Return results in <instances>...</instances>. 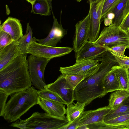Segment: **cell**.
<instances>
[{"label":"cell","instance_id":"6da1fadb","mask_svg":"<svg viewBox=\"0 0 129 129\" xmlns=\"http://www.w3.org/2000/svg\"><path fill=\"white\" fill-rule=\"evenodd\" d=\"M101 57L97 70L80 82L74 89V101L86 106L94 100L107 94L103 86L104 79L113 67L119 65L109 50L104 53Z\"/></svg>","mask_w":129,"mask_h":129},{"label":"cell","instance_id":"7a4b0ae2","mask_svg":"<svg viewBox=\"0 0 129 129\" xmlns=\"http://www.w3.org/2000/svg\"><path fill=\"white\" fill-rule=\"evenodd\" d=\"M27 57L22 54L0 70V91L10 95L31 86Z\"/></svg>","mask_w":129,"mask_h":129},{"label":"cell","instance_id":"3957f363","mask_svg":"<svg viewBox=\"0 0 129 129\" xmlns=\"http://www.w3.org/2000/svg\"><path fill=\"white\" fill-rule=\"evenodd\" d=\"M6 103L3 116L8 122L20 119L31 107L37 104L38 90L31 86L28 89L12 93Z\"/></svg>","mask_w":129,"mask_h":129},{"label":"cell","instance_id":"277c9868","mask_svg":"<svg viewBox=\"0 0 129 129\" xmlns=\"http://www.w3.org/2000/svg\"><path fill=\"white\" fill-rule=\"evenodd\" d=\"M19 120L12 123L10 126L21 129H61L68 122L65 116L58 117L46 113L38 112L33 113L26 119Z\"/></svg>","mask_w":129,"mask_h":129},{"label":"cell","instance_id":"5b68a950","mask_svg":"<svg viewBox=\"0 0 129 129\" xmlns=\"http://www.w3.org/2000/svg\"><path fill=\"white\" fill-rule=\"evenodd\" d=\"M92 42L108 50L118 45L125 46L129 49V33L122 30L119 26L111 24L104 27L97 39Z\"/></svg>","mask_w":129,"mask_h":129},{"label":"cell","instance_id":"8992f818","mask_svg":"<svg viewBox=\"0 0 129 129\" xmlns=\"http://www.w3.org/2000/svg\"><path fill=\"white\" fill-rule=\"evenodd\" d=\"M27 59L32 85L38 90H41L47 85L45 80L44 73L50 60L32 55L29 56Z\"/></svg>","mask_w":129,"mask_h":129},{"label":"cell","instance_id":"52a82bcc","mask_svg":"<svg viewBox=\"0 0 129 129\" xmlns=\"http://www.w3.org/2000/svg\"><path fill=\"white\" fill-rule=\"evenodd\" d=\"M37 41L32 42L27 49V54L36 55L50 60L70 53L73 48L69 47H58L48 46L40 44Z\"/></svg>","mask_w":129,"mask_h":129},{"label":"cell","instance_id":"ba28073f","mask_svg":"<svg viewBox=\"0 0 129 129\" xmlns=\"http://www.w3.org/2000/svg\"><path fill=\"white\" fill-rule=\"evenodd\" d=\"M65 76L61 74L55 82L47 85L45 87L57 94L67 105L74 101V89L67 81Z\"/></svg>","mask_w":129,"mask_h":129},{"label":"cell","instance_id":"9c48e42d","mask_svg":"<svg viewBox=\"0 0 129 129\" xmlns=\"http://www.w3.org/2000/svg\"><path fill=\"white\" fill-rule=\"evenodd\" d=\"M91 8L84 18L75 25V32L73 41V50L75 53L79 51L88 41L89 36Z\"/></svg>","mask_w":129,"mask_h":129},{"label":"cell","instance_id":"30bf717a","mask_svg":"<svg viewBox=\"0 0 129 129\" xmlns=\"http://www.w3.org/2000/svg\"><path fill=\"white\" fill-rule=\"evenodd\" d=\"M108 49L104 47L94 44L88 41L75 54L76 62L96 59L102 56Z\"/></svg>","mask_w":129,"mask_h":129},{"label":"cell","instance_id":"8fae6325","mask_svg":"<svg viewBox=\"0 0 129 129\" xmlns=\"http://www.w3.org/2000/svg\"><path fill=\"white\" fill-rule=\"evenodd\" d=\"M53 21L52 28L48 36L43 39H37L38 43L43 45L56 46L58 42L67 34V30L59 24L53 13Z\"/></svg>","mask_w":129,"mask_h":129},{"label":"cell","instance_id":"7c38bea8","mask_svg":"<svg viewBox=\"0 0 129 129\" xmlns=\"http://www.w3.org/2000/svg\"><path fill=\"white\" fill-rule=\"evenodd\" d=\"M37 104L45 112L52 116L62 118L65 116L66 114L65 105L55 101L38 96Z\"/></svg>","mask_w":129,"mask_h":129},{"label":"cell","instance_id":"4fadbf2b","mask_svg":"<svg viewBox=\"0 0 129 129\" xmlns=\"http://www.w3.org/2000/svg\"><path fill=\"white\" fill-rule=\"evenodd\" d=\"M111 110L107 106L96 109L84 111L81 113L79 126L103 121L105 116Z\"/></svg>","mask_w":129,"mask_h":129},{"label":"cell","instance_id":"5bb4252c","mask_svg":"<svg viewBox=\"0 0 129 129\" xmlns=\"http://www.w3.org/2000/svg\"><path fill=\"white\" fill-rule=\"evenodd\" d=\"M101 58L81 61L73 65L66 67H60L59 71L62 74L75 75L84 72L99 64Z\"/></svg>","mask_w":129,"mask_h":129},{"label":"cell","instance_id":"9a60e30c","mask_svg":"<svg viewBox=\"0 0 129 129\" xmlns=\"http://www.w3.org/2000/svg\"><path fill=\"white\" fill-rule=\"evenodd\" d=\"M23 54L16 41H14L0 50V70Z\"/></svg>","mask_w":129,"mask_h":129},{"label":"cell","instance_id":"2e32d148","mask_svg":"<svg viewBox=\"0 0 129 129\" xmlns=\"http://www.w3.org/2000/svg\"><path fill=\"white\" fill-rule=\"evenodd\" d=\"M0 30L9 34L14 41H17L23 36L20 21L12 17H9L1 25Z\"/></svg>","mask_w":129,"mask_h":129},{"label":"cell","instance_id":"e0dca14e","mask_svg":"<svg viewBox=\"0 0 129 129\" xmlns=\"http://www.w3.org/2000/svg\"><path fill=\"white\" fill-rule=\"evenodd\" d=\"M96 4L92 3H89L91 12L88 41L92 42L95 41L99 36L101 22V20L95 17Z\"/></svg>","mask_w":129,"mask_h":129},{"label":"cell","instance_id":"ac0fdd59","mask_svg":"<svg viewBox=\"0 0 129 129\" xmlns=\"http://www.w3.org/2000/svg\"><path fill=\"white\" fill-rule=\"evenodd\" d=\"M103 84L105 90L107 94L109 92L121 89L115 71L112 68L105 77Z\"/></svg>","mask_w":129,"mask_h":129},{"label":"cell","instance_id":"d6986e66","mask_svg":"<svg viewBox=\"0 0 129 129\" xmlns=\"http://www.w3.org/2000/svg\"><path fill=\"white\" fill-rule=\"evenodd\" d=\"M128 0H120L117 4L106 14L112 13L114 15V19L112 24L119 26L123 18V14Z\"/></svg>","mask_w":129,"mask_h":129},{"label":"cell","instance_id":"ffe728a7","mask_svg":"<svg viewBox=\"0 0 129 129\" xmlns=\"http://www.w3.org/2000/svg\"><path fill=\"white\" fill-rule=\"evenodd\" d=\"M66 114L68 120V123H70L78 117L84 111L86 105L84 103L77 102L76 103L73 102L66 105Z\"/></svg>","mask_w":129,"mask_h":129},{"label":"cell","instance_id":"44dd1931","mask_svg":"<svg viewBox=\"0 0 129 129\" xmlns=\"http://www.w3.org/2000/svg\"><path fill=\"white\" fill-rule=\"evenodd\" d=\"M99 65L83 73L75 75H66L65 78L74 89L81 81L94 73L98 69Z\"/></svg>","mask_w":129,"mask_h":129},{"label":"cell","instance_id":"7402d4cb","mask_svg":"<svg viewBox=\"0 0 129 129\" xmlns=\"http://www.w3.org/2000/svg\"><path fill=\"white\" fill-rule=\"evenodd\" d=\"M129 97V92L126 90L119 89L110 94L108 106L111 109H114L120 105Z\"/></svg>","mask_w":129,"mask_h":129},{"label":"cell","instance_id":"603a6c76","mask_svg":"<svg viewBox=\"0 0 129 129\" xmlns=\"http://www.w3.org/2000/svg\"><path fill=\"white\" fill-rule=\"evenodd\" d=\"M35 37H33V29L29 25V23L27 24L26 30L25 34L16 41L23 54L26 53V51L29 45L33 41H37Z\"/></svg>","mask_w":129,"mask_h":129},{"label":"cell","instance_id":"cb8c5ba5","mask_svg":"<svg viewBox=\"0 0 129 129\" xmlns=\"http://www.w3.org/2000/svg\"><path fill=\"white\" fill-rule=\"evenodd\" d=\"M32 6V13L41 16L51 15V7L48 0H35Z\"/></svg>","mask_w":129,"mask_h":129},{"label":"cell","instance_id":"d4e9b609","mask_svg":"<svg viewBox=\"0 0 129 129\" xmlns=\"http://www.w3.org/2000/svg\"><path fill=\"white\" fill-rule=\"evenodd\" d=\"M129 114V97L116 108L111 109L105 116L103 121H105L115 117Z\"/></svg>","mask_w":129,"mask_h":129},{"label":"cell","instance_id":"484cf974","mask_svg":"<svg viewBox=\"0 0 129 129\" xmlns=\"http://www.w3.org/2000/svg\"><path fill=\"white\" fill-rule=\"evenodd\" d=\"M112 68L115 71L121 89L127 91L128 79L127 69L128 68L119 65L115 66Z\"/></svg>","mask_w":129,"mask_h":129},{"label":"cell","instance_id":"4316f807","mask_svg":"<svg viewBox=\"0 0 129 129\" xmlns=\"http://www.w3.org/2000/svg\"><path fill=\"white\" fill-rule=\"evenodd\" d=\"M38 93L39 96L43 98L55 101L66 105L64 101L57 94L45 87L41 90H38Z\"/></svg>","mask_w":129,"mask_h":129},{"label":"cell","instance_id":"83f0119b","mask_svg":"<svg viewBox=\"0 0 129 129\" xmlns=\"http://www.w3.org/2000/svg\"><path fill=\"white\" fill-rule=\"evenodd\" d=\"M104 122L113 125L126 126L129 123V114L119 116Z\"/></svg>","mask_w":129,"mask_h":129},{"label":"cell","instance_id":"f1b7e54d","mask_svg":"<svg viewBox=\"0 0 129 129\" xmlns=\"http://www.w3.org/2000/svg\"><path fill=\"white\" fill-rule=\"evenodd\" d=\"M89 129H124L125 127L123 126H116L107 124L104 121L87 125Z\"/></svg>","mask_w":129,"mask_h":129},{"label":"cell","instance_id":"f546056e","mask_svg":"<svg viewBox=\"0 0 129 129\" xmlns=\"http://www.w3.org/2000/svg\"><path fill=\"white\" fill-rule=\"evenodd\" d=\"M120 0H105L103 8L101 15V21L104 20L107 13L112 9Z\"/></svg>","mask_w":129,"mask_h":129},{"label":"cell","instance_id":"4dcf8cb0","mask_svg":"<svg viewBox=\"0 0 129 129\" xmlns=\"http://www.w3.org/2000/svg\"><path fill=\"white\" fill-rule=\"evenodd\" d=\"M14 41L9 34L0 30V50Z\"/></svg>","mask_w":129,"mask_h":129},{"label":"cell","instance_id":"1f68e13d","mask_svg":"<svg viewBox=\"0 0 129 129\" xmlns=\"http://www.w3.org/2000/svg\"><path fill=\"white\" fill-rule=\"evenodd\" d=\"M9 95L0 91V116H3L6 104V101Z\"/></svg>","mask_w":129,"mask_h":129},{"label":"cell","instance_id":"d6a6232c","mask_svg":"<svg viewBox=\"0 0 129 129\" xmlns=\"http://www.w3.org/2000/svg\"><path fill=\"white\" fill-rule=\"evenodd\" d=\"M81 114L75 120L70 123H68L61 129H76L78 127L81 118Z\"/></svg>","mask_w":129,"mask_h":129},{"label":"cell","instance_id":"836d02e7","mask_svg":"<svg viewBox=\"0 0 129 129\" xmlns=\"http://www.w3.org/2000/svg\"><path fill=\"white\" fill-rule=\"evenodd\" d=\"M119 27L122 30L129 33V13L123 19Z\"/></svg>","mask_w":129,"mask_h":129},{"label":"cell","instance_id":"e575fe53","mask_svg":"<svg viewBox=\"0 0 129 129\" xmlns=\"http://www.w3.org/2000/svg\"><path fill=\"white\" fill-rule=\"evenodd\" d=\"M127 47L123 45L116 46L108 49V50L112 51L121 55H124Z\"/></svg>","mask_w":129,"mask_h":129},{"label":"cell","instance_id":"d590c367","mask_svg":"<svg viewBox=\"0 0 129 129\" xmlns=\"http://www.w3.org/2000/svg\"><path fill=\"white\" fill-rule=\"evenodd\" d=\"M115 57L119 65L127 68H129V62L117 56L112 51H109Z\"/></svg>","mask_w":129,"mask_h":129},{"label":"cell","instance_id":"8d00e7d4","mask_svg":"<svg viewBox=\"0 0 129 129\" xmlns=\"http://www.w3.org/2000/svg\"><path fill=\"white\" fill-rule=\"evenodd\" d=\"M112 52L117 56L129 62V57L125 55H121L115 52Z\"/></svg>","mask_w":129,"mask_h":129},{"label":"cell","instance_id":"74e56055","mask_svg":"<svg viewBox=\"0 0 129 129\" xmlns=\"http://www.w3.org/2000/svg\"><path fill=\"white\" fill-rule=\"evenodd\" d=\"M104 20V24L106 26H109L112 24V21L108 18H105Z\"/></svg>","mask_w":129,"mask_h":129},{"label":"cell","instance_id":"f35d334b","mask_svg":"<svg viewBox=\"0 0 129 129\" xmlns=\"http://www.w3.org/2000/svg\"><path fill=\"white\" fill-rule=\"evenodd\" d=\"M77 129H89L86 125H82L79 126Z\"/></svg>","mask_w":129,"mask_h":129},{"label":"cell","instance_id":"ab89813d","mask_svg":"<svg viewBox=\"0 0 129 129\" xmlns=\"http://www.w3.org/2000/svg\"><path fill=\"white\" fill-rule=\"evenodd\" d=\"M127 74H128V79L127 91L129 92V68H127Z\"/></svg>","mask_w":129,"mask_h":129},{"label":"cell","instance_id":"60d3db41","mask_svg":"<svg viewBox=\"0 0 129 129\" xmlns=\"http://www.w3.org/2000/svg\"><path fill=\"white\" fill-rule=\"evenodd\" d=\"M28 2L30 3L32 5L34 3L35 0H26Z\"/></svg>","mask_w":129,"mask_h":129},{"label":"cell","instance_id":"b9f144b4","mask_svg":"<svg viewBox=\"0 0 129 129\" xmlns=\"http://www.w3.org/2000/svg\"><path fill=\"white\" fill-rule=\"evenodd\" d=\"M100 0H92V3H96L98 2Z\"/></svg>","mask_w":129,"mask_h":129},{"label":"cell","instance_id":"7bdbcfd3","mask_svg":"<svg viewBox=\"0 0 129 129\" xmlns=\"http://www.w3.org/2000/svg\"><path fill=\"white\" fill-rule=\"evenodd\" d=\"M125 129H129V123L126 126Z\"/></svg>","mask_w":129,"mask_h":129},{"label":"cell","instance_id":"ee69618b","mask_svg":"<svg viewBox=\"0 0 129 129\" xmlns=\"http://www.w3.org/2000/svg\"><path fill=\"white\" fill-rule=\"evenodd\" d=\"M49 3L50 5H51V2L52 0H48Z\"/></svg>","mask_w":129,"mask_h":129},{"label":"cell","instance_id":"f6af8a7d","mask_svg":"<svg viewBox=\"0 0 129 129\" xmlns=\"http://www.w3.org/2000/svg\"><path fill=\"white\" fill-rule=\"evenodd\" d=\"M89 3L92 2V0H88Z\"/></svg>","mask_w":129,"mask_h":129},{"label":"cell","instance_id":"bcb514c9","mask_svg":"<svg viewBox=\"0 0 129 129\" xmlns=\"http://www.w3.org/2000/svg\"><path fill=\"white\" fill-rule=\"evenodd\" d=\"M76 0L77 1L79 2H80L82 1V0Z\"/></svg>","mask_w":129,"mask_h":129}]
</instances>
